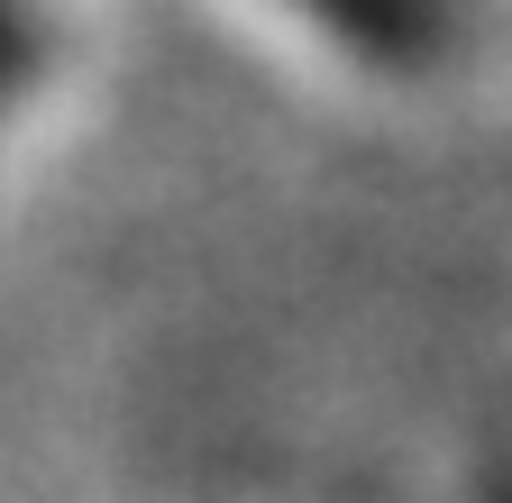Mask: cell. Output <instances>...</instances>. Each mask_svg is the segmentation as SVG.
Instances as JSON below:
<instances>
[{
    "label": "cell",
    "instance_id": "6da1fadb",
    "mask_svg": "<svg viewBox=\"0 0 512 503\" xmlns=\"http://www.w3.org/2000/svg\"><path fill=\"white\" fill-rule=\"evenodd\" d=\"M320 10H339L348 28H403V0H320Z\"/></svg>",
    "mask_w": 512,
    "mask_h": 503
}]
</instances>
